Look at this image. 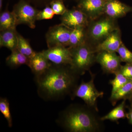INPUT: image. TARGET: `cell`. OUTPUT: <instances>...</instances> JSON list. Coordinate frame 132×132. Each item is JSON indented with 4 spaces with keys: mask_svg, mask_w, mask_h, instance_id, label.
<instances>
[{
    "mask_svg": "<svg viewBox=\"0 0 132 132\" xmlns=\"http://www.w3.org/2000/svg\"><path fill=\"white\" fill-rule=\"evenodd\" d=\"M128 100H129L130 104V106L132 108V94L129 97Z\"/></svg>",
    "mask_w": 132,
    "mask_h": 132,
    "instance_id": "cell-29",
    "label": "cell"
},
{
    "mask_svg": "<svg viewBox=\"0 0 132 132\" xmlns=\"http://www.w3.org/2000/svg\"><path fill=\"white\" fill-rule=\"evenodd\" d=\"M80 76L70 65L52 64L45 72L35 76L37 92L45 100H55L71 96L78 85Z\"/></svg>",
    "mask_w": 132,
    "mask_h": 132,
    "instance_id": "cell-1",
    "label": "cell"
},
{
    "mask_svg": "<svg viewBox=\"0 0 132 132\" xmlns=\"http://www.w3.org/2000/svg\"><path fill=\"white\" fill-rule=\"evenodd\" d=\"M71 50L70 68L77 74L82 75L96 62L95 47L86 42L76 47L69 48Z\"/></svg>",
    "mask_w": 132,
    "mask_h": 132,
    "instance_id": "cell-3",
    "label": "cell"
},
{
    "mask_svg": "<svg viewBox=\"0 0 132 132\" xmlns=\"http://www.w3.org/2000/svg\"><path fill=\"white\" fill-rule=\"evenodd\" d=\"M17 38L18 42L16 49L29 59L33 57L36 52L32 48L28 40L24 38L19 32L17 34Z\"/></svg>",
    "mask_w": 132,
    "mask_h": 132,
    "instance_id": "cell-21",
    "label": "cell"
},
{
    "mask_svg": "<svg viewBox=\"0 0 132 132\" xmlns=\"http://www.w3.org/2000/svg\"><path fill=\"white\" fill-rule=\"evenodd\" d=\"M86 28L78 27L71 31L69 48L76 47L86 42Z\"/></svg>",
    "mask_w": 132,
    "mask_h": 132,
    "instance_id": "cell-18",
    "label": "cell"
},
{
    "mask_svg": "<svg viewBox=\"0 0 132 132\" xmlns=\"http://www.w3.org/2000/svg\"><path fill=\"white\" fill-rule=\"evenodd\" d=\"M42 53L52 64L56 65H68L71 64V54L70 48L59 46L43 50Z\"/></svg>",
    "mask_w": 132,
    "mask_h": 132,
    "instance_id": "cell-9",
    "label": "cell"
},
{
    "mask_svg": "<svg viewBox=\"0 0 132 132\" xmlns=\"http://www.w3.org/2000/svg\"><path fill=\"white\" fill-rule=\"evenodd\" d=\"M128 109V112H127L126 118L128 120V123L132 125V108L131 106H127Z\"/></svg>",
    "mask_w": 132,
    "mask_h": 132,
    "instance_id": "cell-28",
    "label": "cell"
},
{
    "mask_svg": "<svg viewBox=\"0 0 132 132\" xmlns=\"http://www.w3.org/2000/svg\"><path fill=\"white\" fill-rule=\"evenodd\" d=\"M117 53L120 57L121 61L126 64H132V52L122 43Z\"/></svg>",
    "mask_w": 132,
    "mask_h": 132,
    "instance_id": "cell-24",
    "label": "cell"
},
{
    "mask_svg": "<svg viewBox=\"0 0 132 132\" xmlns=\"http://www.w3.org/2000/svg\"><path fill=\"white\" fill-rule=\"evenodd\" d=\"M102 16L90 21L86 29V41L90 40L93 42L92 45L94 47L119 28L116 23V19L106 15Z\"/></svg>",
    "mask_w": 132,
    "mask_h": 132,
    "instance_id": "cell-4",
    "label": "cell"
},
{
    "mask_svg": "<svg viewBox=\"0 0 132 132\" xmlns=\"http://www.w3.org/2000/svg\"><path fill=\"white\" fill-rule=\"evenodd\" d=\"M50 5L55 15L61 16L68 10L62 0H53L50 2Z\"/></svg>",
    "mask_w": 132,
    "mask_h": 132,
    "instance_id": "cell-25",
    "label": "cell"
},
{
    "mask_svg": "<svg viewBox=\"0 0 132 132\" xmlns=\"http://www.w3.org/2000/svg\"><path fill=\"white\" fill-rule=\"evenodd\" d=\"M72 29L61 23L49 28L45 35L48 48L59 46L68 47Z\"/></svg>",
    "mask_w": 132,
    "mask_h": 132,
    "instance_id": "cell-7",
    "label": "cell"
},
{
    "mask_svg": "<svg viewBox=\"0 0 132 132\" xmlns=\"http://www.w3.org/2000/svg\"><path fill=\"white\" fill-rule=\"evenodd\" d=\"M121 62L120 57L115 52L102 51L96 53V62L100 65L104 73L115 74L120 71Z\"/></svg>",
    "mask_w": 132,
    "mask_h": 132,
    "instance_id": "cell-8",
    "label": "cell"
},
{
    "mask_svg": "<svg viewBox=\"0 0 132 132\" xmlns=\"http://www.w3.org/2000/svg\"><path fill=\"white\" fill-rule=\"evenodd\" d=\"M119 71L125 77L132 80V64H126L121 65Z\"/></svg>",
    "mask_w": 132,
    "mask_h": 132,
    "instance_id": "cell-27",
    "label": "cell"
},
{
    "mask_svg": "<svg viewBox=\"0 0 132 132\" xmlns=\"http://www.w3.org/2000/svg\"><path fill=\"white\" fill-rule=\"evenodd\" d=\"M121 36V32L118 28L95 47V52L97 53L100 51H105L117 53L123 43Z\"/></svg>",
    "mask_w": 132,
    "mask_h": 132,
    "instance_id": "cell-13",
    "label": "cell"
},
{
    "mask_svg": "<svg viewBox=\"0 0 132 132\" xmlns=\"http://www.w3.org/2000/svg\"><path fill=\"white\" fill-rule=\"evenodd\" d=\"M61 24L71 29L78 27L86 28L90 21L87 16L78 7L68 10L60 17Z\"/></svg>",
    "mask_w": 132,
    "mask_h": 132,
    "instance_id": "cell-10",
    "label": "cell"
},
{
    "mask_svg": "<svg viewBox=\"0 0 132 132\" xmlns=\"http://www.w3.org/2000/svg\"><path fill=\"white\" fill-rule=\"evenodd\" d=\"M132 13V6H129L119 0H108L104 10V15L112 19H116Z\"/></svg>",
    "mask_w": 132,
    "mask_h": 132,
    "instance_id": "cell-12",
    "label": "cell"
},
{
    "mask_svg": "<svg viewBox=\"0 0 132 132\" xmlns=\"http://www.w3.org/2000/svg\"><path fill=\"white\" fill-rule=\"evenodd\" d=\"M123 100V101L117 106L116 107L111 110L105 115L101 117L103 121L109 120L113 122H117L119 120L126 118L127 112L126 111V101Z\"/></svg>",
    "mask_w": 132,
    "mask_h": 132,
    "instance_id": "cell-16",
    "label": "cell"
},
{
    "mask_svg": "<svg viewBox=\"0 0 132 132\" xmlns=\"http://www.w3.org/2000/svg\"><path fill=\"white\" fill-rule=\"evenodd\" d=\"M0 112L6 120L9 127H12L13 125L12 116L9 101L6 98L1 97L0 98Z\"/></svg>",
    "mask_w": 132,
    "mask_h": 132,
    "instance_id": "cell-23",
    "label": "cell"
},
{
    "mask_svg": "<svg viewBox=\"0 0 132 132\" xmlns=\"http://www.w3.org/2000/svg\"><path fill=\"white\" fill-rule=\"evenodd\" d=\"M101 117L98 110L86 104H72L61 112L56 122L68 132H100L105 128Z\"/></svg>",
    "mask_w": 132,
    "mask_h": 132,
    "instance_id": "cell-2",
    "label": "cell"
},
{
    "mask_svg": "<svg viewBox=\"0 0 132 132\" xmlns=\"http://www.w3.org/2000/svg\"><path fill=\"white\" fill-rule=\"evenodd\" d=\"M16 22L13 12L8 9L2 11L0 14V31L16 28Z\"/></svg>",
    "mask_w": 132,
    "mask_h": 132,
    "instance_id": "cell-20",
    "label": "cell"
},
{
    "mask_svg": "<svg viewBox=\"0 0 132 132\" xmlns=\"http://www.w3.org/2000/svg\"><path fill=\"white\" fill-rule=\"evenodd\" d=\"M29 60L28 57L16 49L11 52V54L6 58V62L7 65L10 68L15 69L22 65H27Z\"/></svg>",
    "mask_w": 132,
    "mask_h": 132,
    "instance_id": "cell-17",
    "label": "cell"
},
{
    "mask_svg": "<svg viewBox=\"0 0 132 132\" xmlns=\"http://www.w3.org/2000/svg\"><path fill=\"white\" fill-rule=\"evenodd\" d=\"M132 94V80H130L113 94L111 95L109 100L112 105L114 106L120 100H128Z\"/></svg>",
    "mask_w": 132,
    "mask_h": 132,
    "instance_id": "cell-19",
    "label": "cell"
},
{
    "mask_svg": "<svg viewBox=\"0 0 132 132\" xmlns=\"http://www.w3.org/2000/svg\"><path fill=\"white\" fill-rule=\"evenodd\" d=\"M55 15L54 12L51 7L47 6L42 10L39 11L37 16V21L52 19Z\"/></svg>",
    "mask_w": 132,
    "mask_h": 132,
    "instance_id": "cell-26",
    "label": "cell"
},
{
    "mask_svg": "<svg viewBox=\"0 0 132 132\" xmlns=\"http://www.w3.org/2000/svg\"><path fill=\"white\" fill-rule=\"evenodd\" d=\"M39 11L28 2L21 0L14 6L12 12L15 18L16 26L26 25L34 29L36 27V22L37 21Z\"/></svg>",
    "mask_w": 132,
    "mask_h": 132,
    "instance_id": "cell-6",
    "label": "cell"
},
{
    "mask_svg": "<svg viewBox=\"0 0 132 132\" xmlns=\"http://www.w3.org/2000/svg\"><path fill=\"white\" fill-rule=\"evenodd\" d=\"M52 65L41 52H36L33 57L29 59L27 66L35 77L45 72Z\"/></svg>",
    "mask_w": 132,
    "mask_h": 132,
    "instance_id": "cell-14",
    "label": "cell"
},
{
    "mask_svg": "<svg viewBox=\"0 0 132 132\" xmlns=\"http://www.w3.org/2000/svg\"><path fill=\"white\" fill-rule=\"evenodd\" d=\"M91 79L87 82L82 81L75 89L71 97L72 100L76 97L82 99L85 104L88 106L98 109L97 100L104 95V92L97 90L94 85L95 75L90 72Z\"/></svg>",
    "mask_w": 132,
    "mask_h": 132,
    "instance_id": "cell-5",
    "label": "cell"
},
{
    "mask_svg": "<svg viewBox=\"0 0 132 132\" xmlns=\"http://www.w3.org/2000/svg\"><path fill=\"white\" fill-rule=\"evenodd\" d=\"M108 0H80L77 7L81 10L90 21L104 15V10Z\"/></svg>",
    "mask_w": 132,
    "mask_h": 132,
    "instance_id": "cell-11",
    "label": "cell"
},
{
    "mask_svg": "<svg viewBox=\"0 0 132 132\" xmlns=\"http://www.w3.org/2000/svg\"><path fill=\"white\" fill-rule=\"evenodd\" d=\"M18 32L16 28L6 29L1 31L0 47L6 48L10 51L17 48Z\"/></svg>",
    "mask_w": 132,
    "mask_h": 132,
    "instance_id": "cell-15",
    "label": "cell"
},
{
    "mask_svg": "<svg viewBox=\"0 0 132 132\" xmlns=\"http://www.w3.org/2000/svg\"><path fill=\"white\" fill-rule=\"evenodd\" d=\"M114 75V79L109 81V84L112 86L111 95L113 94L117 90L131 80L125 77L119 71L115 73Z\"/></svg>",
    "mask_w": 132,
    "mask_h": 132,
    "instance_id": "cell-22",
    "label": "cell"
}]
</instances>
